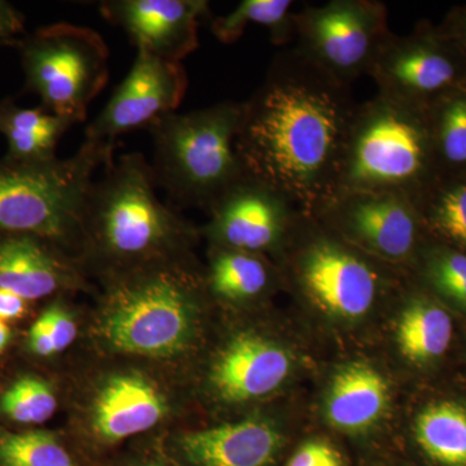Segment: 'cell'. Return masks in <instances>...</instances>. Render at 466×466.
<instances>
[{
  "instance_id": "26",
  "label": "cell",
  "mask_w": 466,
  "mask_h": 466,
  "mask_svg": "<svg viewBox=\"0 0 466 466\" xmlns=\"http://www.w3.org/2000/svg\"><path fill=\"white\" fill-rule=\"evenodd\" d=\"M438 177H466V87L426 109Z\"/></svg>"
},
{
  "instance_id": "22",
  "label": "cell",
  "mask_w": 466,
  "mask_h": 466,
  "mask_svg": "<svg viewBox=\"0 0 466 466\" xmlns=\"http://www.w3.org/2000/svg\"><path fill=\"white\" fill-rule=\"evenodd\" d=\"M75 125L43 106L23 108L15 100L0 101V134L7 140L5 157L17 162H43L56 158L64 135Z\"/></svg>"
},
{
  "instance_id": "28",
  "label": "cell",
  "mask_w": 466,
  "mask_h": 466,
  "mask_svg": "<svg viewBox=\"0 0 466 466\" xmlns=\"http://www.w3.org/2000/svg\"><path fill=\"white\" fill-rule=\"evenodd\" d=\"M56 407L50 383L35 376L21 377L0 398V410L17 424H43L54 416Z\"/></svg>"
},
{
  "instance_id": "25",
  "label": "cell",
  "mask_w": 466,
  "mask_h": 466,
  "mask_svg": "<svg viewBox=\"0 0 466 466\" xmlns=\"http://www.w3.org/2000/svg\"><path fill=\"white\" fill-rule=\"evenodd\" d=\"M415 200L429 238L466 253V177H438Z\"/></svg>"
},
{
  "instance_id": "14",
  "label": "cell",
  "mask_w": 466,
  "mask_h": 466,
  "mask_svg": "<svg viewBox=\"0 0 466 466\" xmlns=\"http://www.w3.org/2000/svg\"><path fill=\"white\" fill-rule=\"evenodd\" d=\"M99 9L137 50L174 63L198 50V26L211 16L207 0H106Z\"/></svg>"
},
{
  "instance_id": "2",
  "label": "cell",
  "mask_w": 466,
  "mask_h": 466,
  "mask_svg": "<svg viewBox=\"0 0 466 466\" xmlns=\"http://www.w3.org/2000/svg\"><path fill=\"white\" fill-rule=\"evenodd\" d=\"M188 223L159 200L149 162L127 153L104 168L92 186L84 219V241L125 274L171 259L189 240Z\"/></svg>"
},
{
  "instance_id": "23",
  "label": "cell",
  "mask_w": 466,
  "mask_h": 466,
  "mask_svg": "<svg viewBox=\"0 0 466 466\" xmlns=\"http://www.w3.org/2000/svg\"><path fill=\"white\" fill-rule=\"evenodd\" d=\"M415 283L466 321V253L428 238L410 266Z\"/></svg>"
},
{
  "instance_id": "32",
  "label": "cell",
  "mask_w": 466,
  "mask_h": 466,
  "mask_svg": "<svg viewBox=\"0 0 466 466\" xmlns=\"http://www.w3.org/2000/svg\"><path fill=\"white\" fill-rule=\"evenodd\" d=\"M25 36V16L14 5L0 0V48H17Z\"/></svg>"
},
{
  "instance_id": "7",
  "label": "cell",
  "mask_w": 466,
  "mask_h": 466,
  "mask_svg": "<svg viewBox=\"0 0 466 466\" xmlns=\"http://www.w3.org/2000/svg\"><path fill=\"white\" fill-rule=\"evenodd\" d=\"M25 86L43 108L84 122L109 79L108 46L90 27L57 23L25 34L17 46Z\"/></svg>"
},
{
  "instance_id": "11",
  "label": "cell",
  "mask_w": 466,
  "mask_h": 466,
  "mask_svg": "<svg viewBox=\"0 0 466 466\" xmlns=\"http://www.w3.org/2000/svg\"><path fill=\"white\" fill-rule=\"evenodd\" d=\"M314 218L368 256L408 268L429 238L415 198L406 193H341Z\"/></svg>"
},
{
  "instance_id": "10",
  "label": "cell",
  "mask_w": 466,
  "mask_h": 466,
  "mask_svg": "<svg viewBox=\"0 0 466 466\" xmlns=\"http://www.w3.org/2000/svg\"><path fill=\"white\" fill-rule=\"evenodd\" d=\"M368 76L380 95L426 110L466 87V55L440 26L424 20L407 35L391 34Z\"/></svg>"
},
{
  "instance_id": "34",
  "label": "cell",
  "mask_w": 466,
  "mask_h": 466,
  "mask_svg": "<svg viewBox=\"0 0 466 466\" xmlns=\"http://www.w3.org/2000/svg\"><path fill=\"white\" fill-rule=\"evenodd\" d=\"M27 342H29V349L39 357H51V355L56 354L50 328H48L47 321H46L43 314L30 328Z\"/></svg>"
},
{
  "instance_id": "8",
  "label": "cell",
  "mask_w": 466,
  "mask_h": 466,
  "mask_svg": "<svg viewBox=\"0 0 466 466\" xmlns=\"http://www.w3.org/2000/svg\"><path fill=\"white\" fill-rule=\"evenodd\" d=\"M294 283L330 317L357 320L380 299L386 272L381 262L349 244L317 218L300 214L290 236Z\"/></svg>"
},
{
  "instance_id": "1",
  "label": "cell",
  "mask_w": 466,
  "mask_h": 466,
  "mask_svg": "<svg viewBox=\"0 0 466 466\" xmlns=\"http://www.w3.org/2000/svg\"><path fill=\"white\" fill-rule=\"evenodd\" d=\"M242 103L236 150L245 174L314 217L336 193L359 106L351 86L291 48L276 55L263 84Z\"/></svg>"
},
{
  "instance_id": "29",
  "label": "cell",
  "mask_w": 466,
  "mask_h": 466,
  "mask_svg": "<svg viewBox=\"0 0 466 466\" xmlns=\"http://www.w3.org/2000/svg\"><path fill=\"white\" fill-rule=\"evenodd\" d=\"M0 466H76L55 435L46 431L0 437Z\"/></svg>"
},
{
  "instance_id": "27",
  "label": "cell",
  "mask_w": 466,
  "mask_h": 466,
  "mask_svg": "<svg viewBox=\"0 0 466 466\" xmlns=\"http://www.w3.org/2000/svg\"><path fill=\"white\" fill-rule=\"evenodd\" d=\"M290 0H242L225 16L208 17L211 33L218 41L231 45L238 41L249 25H258L269 34L276 46L296 39V23Z\"/></svg>"
},
{
  "instance_id": "9",
  "label": "cell",
  "mask_w": 466,
  "mask_h": 466,
  "mask_svg": "<svg viewBox=\"0 0 466 466\" xmlns=\"http://www.w3.org/2000/svg\"><path fill=\"white\" fill-rule=\"evenodd\" d=\"M296 50L319 69L351 86L391 36L388 8L377 0H332L294 15Z\"/></svg>"
},
{
  "instance_id": "21",
  "label": "cell",
  "mask_w": 466,
  "mask_h": 466,
  "mask_svg": "<svg viewBox=\"0 0 466 466\" xmlns=\"http://www.w3.org/2000/svg\"><path fill=\"white\" fill-rule=\"evenodd\" d=\"M412 438L431 466H466V391L441 392L417 410Z\"/></svg>"
},
{
  "instance_id": "5",
  "label": "cell",
  "mask_w": 466,
  "mask_h": 466,
  "mask_svg": "<svg viewBox=\"0 0 466 466\" xmlns=\"http://www.w3.org/2000/svg\"><path fill=\"white\" fill-rule=\"evenodd\" d=\"M437 179L425 109L380 94L358 106L334 196L400 192L416 198Z\"/></svg>"
},
{
  "instance_id": "33",
  "label": "cell",
  "mask_w": 466,
  "mask_h": 466,
  "mask_svg": "<svg viewBox=\"0 0 466 466\" xmlns=\"http://www.w3.org/2000/svg\"><path fill=\"white\" fill-rule=\"evenodd\" d=\"M438 26L458 43L466 55V5H455Z\"/></svg>"
},
{
  "instance_id": "38",
  "label": "cell",
  "mask_w": 466,
  "mask_h": 466,
  "mask_svg": "<svg viewBox=\"0 0 466 466\" xmlns=\"http://www.w3.org/2000/svg\"><path fill=\"white\" fill-rule=\"evenodd\" d=\"M146 466H159V465H146Z\"/></svg>"
},
{
  "instance_id": "4",
  "label": "cell",
  "mask_w": 466,
  "mask_h": 466,
  "mask_svg": "<svg viewBox=\"0 0 466 466\" xmlns=\"http://www.w3.org/2000/svg\"><path fill=\"white\" fill-rule=\"evenodd\" d=\"M242 110L244 103L222 101L150 126L153 180L174 204L210 211L247 175L236 150Z\"/></svg>"
},
{
  "instance_id": "31",
  "label": "cell",
  "mask_w": 466,
  "mask_h": 466,
  "mask_svg": "<svg viewBox=\"0 0 466 466\" xmlns=\"http://www.w3.org/2000/svg\"><path fill=\"white\" fill-rule=\"evenodd\" d=\"M43 317L47 321L52 341H54L55 350L57 352L64 351L75 342L76 337V325L75 319L72 318L70 312L63 306H50L46 311H43Z\"/></svg>"
},
{
  "instance_id": "12",
  "label": "cell",
  "mask_w": 466,
  "mask_h": 466,
  "mask_svg": "<svg viewBox=\"0 0 466 466\" xmlns=\"http://www.w3.org/2000/svg\"><path fill=\"white\" fill-rule=\"evenodd\" d=\"M187 87L188 76L182 63L137 50L130 72L86 127L85 140L116 144L122 135L149 128L162 116L177 112Z\"/></svg>"
},
{
  "instance_id": "37",
  "label": "cell",
  "mask_w": 466,
  "mask_h": 466,
  "mask_svg": "<svg viewBox=\"0 0 466 466\" xmlns=\"http://www.w3.org/2000/svg\"><path fill=\"white\" fill-rule=\"evenodd\" d=\"M464 358H465V361H466V342H465V348H464Z\"/></svg>"
},
{
  "instance_id": "3",
  "label": "cell",
  "mask_w": 466,
  "mask_h": 466,
  "mask_svg": "<svg viewBox=\"0 0 466 466\" xmlns=\"http://www.w3.org/2000/svg\"><path fill=\"white\" fill-rule=\"evenodd\" d=\"M115 276L96 325L106 349L148 358L189 349L200 312L195 276L173 259Z\"/></svg>"
},
{
  "instance_id": "13",
  "label": "cell",
  "mask_w": 466,
  "mask_h": 466,
  "mask_svg": "<svg viewBox=\"0 0 466 466\" xmlns=\"http://www.w3.org/2000/svg\"><path fill=\"white\" fill-rule=\"evenodd\" d=\"M208 213L207 233L214 247L260 256L283 249L302 214L284 193L249 175Z\"/></svg>"
},
{
  "instance_id": "30",
  "label": "cell",
  "mask_w": 466,
  "mask_h": 466,
  "mask_svg": "<svg viewBox=\"0 0 466 466\" xmlns=\"http://www.w3.org/2000/svg\"><path fill=\"white\" fill-rule=\"evenodd\" d=\"M287 466H345L341 453L324 441H309L294 452Z\"/></svg>"
},
{
  "instance_id": "20",
  "label": "cell",
  "mask_w": 466,
  "mask_h": 466,
  "mask_svg": "<svg viewBox=\"0 0 466 466\" xmlns=\"http://www.w3.org/2000/svg\"><path fill=\"white\" fill-rule=\"evenodd\" d=\"M388 381L370 364H346L333 375L325 397L324 410L329 424L348 433L373 428L389 406Z\"/></svg>"
},
{
  "instance_id": "24",
  "label": "cell",
  "mask_w": 466,
  "mask_h": 466,
  "mask_svg": "<svg viewBox=\"0 0 466 466\" xmlns=\"http://www.w3.org/2000/svg\"><path fill=\"white\" fill-rule=\"evenodd\" d=\"M274 279V269L260 254L214 247L208 287L218 299L228 302L259 299Z\"/></svg>"
},
{
  "instance_id": "17",
  "label": "cell",
  "mask_w": 466,
  "mask_h": 466,
  "mask_svg": "<svg viewBox=\"0 0 466 466\" xmlns=\"http://www.w3.org/2000/svg\"><path fill=\"white\" fill-rule=\"evenodd\" d=\"M397 345L401 357L421 372H434L450 360L460 339V320L413 283L401 303Z\"/></svg>"
},
{
  "instance_id": "36",
  "label": "cell",
  "mask_w": 466,
  "mask_h": 466,
  "mask_svg": "<svg viewBox=\"0 0 466 466\" xmlns=\"http://www.w3.org/2000/svg\"><path fill=\"white\" fill-rule=\"evenodd\" d=\"M11 341V329L5 321L0 320V352L3 351Z\"/></svg>"
},
{
  "instance_id": "15",
  "label": "cell",
  "mask_w": 466,
  "mask_h": 466,
  "mask_svg": "<svg viewBox=\"0 0 466 466\" xmlns=\"http://www.w3.org/2000/svg\"><path fill=\"white\" fill-rule=\"evenodd\" d=\"M289 351L260 334L233 337L210 370V383L227 403H244L278 390L290 375Z\"/></svg>"
},
{
  "instance_id": "19",
  "label": "cell",
  "mask_w": 466,
  "mask_h": 466,
  "mask_svg": "<svg viewBox=\"0 0 466 466\" xmlns=\"http://www.w3.org/2000/svg\"><path fill=\"white\" fill-rule=\"evenodd\" d=\"M281 447L271 422L247 419L184 435L180 449L195 466H269Z\"/></svg>"
},
{
  "instance_id": "6",
  "label": "cell",
  "mask_w": 466,
  "mask_h": 466,
  "mask_svg": "<svg viewBox=\"0 0 466 466\" xmlns=\"http://www.w3.org/2000/svg\"><path fill=\"white\" fill-rule=\"evenodd\" d=\"M116 144L85 140L69 158L0 159V235L29 233L57 247L84 241L86 205L99 168L112 164Z\"/></svg>"
},
{
  "instance_id": "18",
  "label": "cell",
  "mask_w": 466,
  "mask_h": 466,
  "mask_svg": "<svg viewBox=\"0 0 466 466\" xmlns=\"http://www.w3.org/2000/svg\"><path fill=\"white\" fill-rule=\"evenodd\" d=\"M54 242L29 233L0 235V288L29 300L75 283L76 276Z\"/></svg>"
},
{
  "instance_id": "35",
  "label": "cell",
  "mask_w": 466,
  "mask_h": 466,
  "mask_svg": "<svg viewBox=\"0 0 466 466\" xmlns=\"http://www.w3.org/2000/svg\"><path fill=\"white\" fill-rule=\"evenodd\" d=\"M27 300L14 291L0 288V320H15L25 315Z\"/></svg>"
},
{
  "instance_id": "16",
  "label": "cell",
  "mask_w": 466,
  "mask_h": 466,
  "mask_svg": "<svg viewBox=\"0 0 466 466\" xmlns=\"http://www.w3.org/2000/svg\"><path fill=\"white\" fill-rule=\"evenodd\" d=\"M167 412V400L155 383L137 373H118L95 397L92 429L101 441L116 443L155 428Z\"/></svg>"
}]
</instances>
